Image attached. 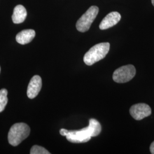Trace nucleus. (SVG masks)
Here are the masks:
<instances>
[{
	"label": "nucleus",
	"mask_w": 154,
	"mask_h": 154,
	"mask_svg": "<svg viewBox=\"0 0 154 154\" xmlns=\"http://www.w3.org/2000/svg\"><path fill=\"white\" fill-rule=\"evenodd\" d=\"M102 131V127L99 122L95 119H90L88 127L79 130H67L65 128L60 130V134L65 136L67 140L72 143H85L89 141L91 137L99 135Z\"/></svg>",
	"instance_id": "obj_1"
},
{
	"label": "nucleus",
	"mask_w": 154,
	"mask_h": 154,
	"mask_svg": "<svg viewBox=\"0 0 154 154\" xmlns=\"http://www.w3.org/2000/svg\"><path fill=\"white\" fill-rule=\"evenodd\" d=\"M110 46L109 42L100 43L94 45L84 55V62L88 66H91L103 60L109 53Z\"/></svg>",
	"instance_id": "obj_2"
},
{
	"label": "nucleus",
	"mask_w": 154,
	"mask_h": 154,
	"mask_svg": "<svg viewBox=\"0 0 154 154\" xmlns=\"http://www.w3.org/2000/svg\"><path fill=\"white\" fill-rule=\"evenodd\" d=\"M30 132V127L26 123H16L11 127L8 132L9 143L13 146H17L28 138Z\"/></svg>",
	"instance_id": "obj_3"
},
{
	"label": "nucleus",
	"mask_w": 154,
	"mask_h": 154,
	"mask_svg": "<svg viewBox=\"0 0 154 154\" xmlns=\"http://www.w3.org/2000/svg\"><path fill=\"white\" fill-rule=\"evenodd\" d=\"M99 8L97 6H91L78 20L76 23L77 30L82 33L88 30L92 23L97 16Z\"/></svg>",
	"instance_id": "obj_4"
},
{
	"label": "nucleus",
	"mask_w": 154,
	"mask_h": 154,
	"mask_svg": "<svg viewBox=\"0 0 154 154\" xmlns=\"http://www.w3.org/2000/svg\"><path fill=\"white\" fill-rule=\"evenodd\" d=\"M135 74V67L132 65H128L117 69L113 73L112 78L116 82L126 83L131 81Z\"/></svg>",
	"instance_id": "obj_5"
},
{
	"label": "nucleus",
	"mask_w": 154,
	"mask_h": 154,
	"mask_svg": "<svg viewBox=\"0 0 154 154\" xmlns=\"http://www.w3.org/2000/svg\"><path fill=\"white\" fill-rule=\"evenodd\" d=\"M151 109L149 105L140 103L133 105L130 109V114L134 119L137 121L142 120L151 114Z\"/></svg>",
	"instance_id": "obj_6"
},
{
	"label": "nucleus",
	"mask_w": 154,
	"mask_h": 154,
	"mask_svg": "<svg viewBox=\"0 0 154 154\" xmlns=\"http://www.w3.org/2000/svg\"><path fill=\"white\" fill-rule=\"evenodd\" d=\"M42 88V79L39 75H34L28 85L27 95L30 99L36 97Z\"/></svg>",
	"instance_id": "obj_7"
},
{
	"label": "nucleus",
	"mask_w": 154,
	"mask_h": 154,
	"mask_svg": "<svg viewBox=\"0 0 154 154\" xmlns=\"http://www.w3.org/2000/svg\"><path fill=\"white\" fill-rule=\"evenodd\" d=\"M121 19V14L116 11L111 12L103 19L99 25L100 30H106L116 25Z\"/></svg>",
	"instance_id": "obj_8"
},
{
	"label": "nucleus",
	"mask_w": 154,
	"mask_h": 154,
	"mask_svg": "<svg viewBox=\"0 0 154 154\" xmlns=\"http://www.w3.org/2000/svg\"><path fill=\"white\" fill-rule=\"evenodd\" d=\"M35 35V32L33 29L23 30L17 34V42L20 44H27L33 40Z\"/></svg>",
	"instance_id": "obj_9"
},
{
	"label": "nucleus",
	"mask_w": 154,
	"mask_h": 154,
	"mask_svg": "<svg viewBox=\"0 0 154 154\" xmlns=\"http://www.w3.org/2000/svg\"><path fill=\"white\" fill-rule=\"evenodd\" d=\"M27 17V11L25 8L21 5L16 6L12 15V21L16 24L21 23L23 22Z\"/></svg>",
	"instance_id": "obj_10"
},
{
	"label": "nucleus",
	"mask_w": 154,
	"mask_h": 154,
	"mask_svg": "<svg viewBox=\"0 0 154 154\" xmlns=\"http://www.w3.org/2000/svg\"><path fill=\"white\" fill-rule=\"evenodd\" d=\"M8 90L5 88L0 90V112L3 111L8 103Z\"/></svg>",
	"instance_id": "obj_11"
},
{
	"label": "nucleus",
	"mask_w": 154,
	"mask_h": 154,
	"mask_svg": "<svg viewBox=\"0 0 154 154\" xmlns=\"http://www.w3.org/2000/svg\"><path fill=\"white\" fill-rule=\"evenodd\" d=\"M30 154H50L49 152L44 147L38 145H34L30 149Z\"/></svg>",
	"instance_id": "obj_12"
},
{
	"label": "nucleus",
	"mask_w": 154,
	"mask_h": 154,
	"mask_svg": "<svg viewBox=\"0 0 154 154\" xmlns=\"http://www.w3.org/2000/svg\"><path fill=\"white\" fill-rule=\"evenodd\" d=\"M149 149H150V152L151 154H154V141L151 143V144L150 145V147H149Z\"/></svg>",
	"instance_id": "obj_13"
},
{
	"label": "nucleus",
	"mask_w": 154,
	"mask_h": 154,
	"mask_svg": "<svg viewBox=\"0 0 154 154\" xmlns=\"http://www.w3.org/2000/svg\"><path fill=\"white\" fill-rule=\"evenodd\" d=\"M151 2H152V5L154 6V0H151Z\"/></svg>",
	"instance_id": "obj_14"
},
{
	"label": "nucleus",
	"mask_w": 154,
	"mask_h": 154,
	"mask_svg": "<svg viewBox=\"0 0 154 154\" xmlns=\"http://www.w3.org/2000/svg\"><path fill=\"white\" fill-rule=\"evenodd\" d=\"M0 72H1V67H0Z\"/></svg>",
	"instance_id": "obj_15"
}]
</instances>
